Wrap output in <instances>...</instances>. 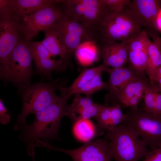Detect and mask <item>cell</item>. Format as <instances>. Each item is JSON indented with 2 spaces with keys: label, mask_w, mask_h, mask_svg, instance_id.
<instances>
[{
  "label": "cell",
  "mask_w": 161,
  "mask_h": 161,
  "mask_svg": "<svg viewBox=\"0 0 161 161\" xmlns=\"http://www.w3.org/2000/svg\"><path fill=\"white\" fill-rule=\"evenodd\" d=\"M60 98L43 110L35 114L34 121L23 128L24 138L31 141L43 139H52L58 133L62 117L66 116L68 100L64 93H61Z\"/></svg>",
  "instance_id": "3"
},
{
  "label": "cell",
  "mask_w": 161,
  "mask_h": 161,
  "mask_svg": "<svg viewBox=\"0 0 161 161\" xmlns=\"http://www.w3.org/2000/svg\"><path fill=\"white\" fill-rule=\"evenodd\" d=\"M45 38L41 41L49 52L54 56H59L61 58L67 61L70 55L69 54L56 35L50 28L43 31Z\"/></svg>",
  "instance_id": "22"
},
{
  "label": "cell",
  "mask_w": 161,
  "mask_h": 161,
  "mask_svg": "<svg viewBox=\"0 0 161 161\" xmlns=\"http://www.w3.org/2000/svg\"><path fill=\"white\" fill-rule=\"evenodd\" d=\"M65 11L61 0H51L49 3L24 17L19 23L23 39L30 41L40 31L50 28Z\"/></svg>",
  "instance_id": "6"
},
{
  "label": "cell",
  "mask_w": 161,
  "mask_h": 161,
  "mask_svg": "<svg viewBox=\"0 0 161 161\" xmlns=\"http://www.w3.org/2000/svg\"><path fill=\"white\" fill-rule=\"evenodd\" d=\"M41 146L65 153L69 155L73 161H110L112 160L110 144L106 138L98 139L86 142L78 148L65 149L54 147L49 143L42 142Z\"/></svg>",
  "instance_id": "10"
},
{
  "label": "cell",
  "mask_w": 161,
  "mask_h": 161,
  "mask_svg": "<svg viewBox=\"0 0 161 161\" xmlns=\"http://www.w3.org/2000/svg\"><path fill=\"white\" fill-rule=\"evenodd\" d=\"M160 77H161V65L156 69L153 75L152 80H154Z\"/></svg>",
  "instance_id": "34"
},
{
  "label": "cell",
  "mask_w": 161,
  "mask_h": 161,
  "mask_svg": "<svg viewBox=\"0 0 161 161\" xmlns=\"http://www.w3.org/2000/svg\"><path fill=\"white\" fill-rule=\"evenodd\" d=\"M33 60L55 57L52 55L43 45L41 41H27Z\"/></svg>",
  "instance_id": "29"
},
{
  "label": "cell",
  "mask_w": 161,
  "mask_h": 161,
  "mask_svg": "<svg viewBox=\"0 0 161 161\" xmlns=\"http://www.w3.org/2000/svg\"><path fill=\"white\" fill-rule=\"evenodd\" d=\"M9 2V0H0V20L12 18V11Z\"/></svg>",
  "instance_id": "31"
},
{
  "label": "cell",
  "mask_w": 161,
  "mask_h": 161,
  "mask_svg": "<svg viewBox=\"0 0 161 161\" xmlns=\"http://www.w3.org/2000/svg\"><path fill=\"white\" fill-rule=\"evenodd\" d=\"M123 122L138 133L147 147L152 150L161 146V115L147 112L143 107L129 108Z\"/></svg>",
  "instance_id": "5"
},
{
  "label": "cell",
  "mask_w": 161,
  "mask_h": 161,
  "mask_svg": "<svg viewBox=\"0 0 161 161\" xmlns=\"http://www.w3.org/2000/svg\"><path fill=\"white\" fill-rule=\"evenodd\" d=\"M142 161H161V146L151 150Z\"/></svg>",
  "instance_id": "32"
},
{
  "label": "cell",
  "mask_w": 161,
  "mask_h": 161,
  "mask_svg": "<svg viewBox=\"0 0 161 161\" xmlns=\"http://www.w3.org/2000/svg\"><path fill=\"white\" fill-rule=\"evenodd\" d=\"M55 90L52 85L48 83H40L28 87L24 95L22 110L14 129L23 128L29 114H35L58 100L61 96L55 94Z\"/></svg>",
  "instance_id": "7"
},
{
  "label": "cell",
  "mask_w": 161,
  "mask_h": 161,
  "mask_svg": "<svg viewBox=\"0 0 161 161\" xmlns=\"http://www.w3.org/2000/svg\"><path fill=\"white\" fill-rule=\"evenodd\" d=\"M101 73L95 76L75 93L83 94L90 97L91 95L100 90L108 89V83L102 80Z\"/></svg>",
  "instance_id": "27"
},
{
  "label": "cell",
  "mask_w": 161,
  "mask_h": 161,
  "mask_svg": "<svg viewBox=\"0 0 161 161\" xmlns=\"http://www.w3.org/2000/svg\"><path fill=\"white\" fill-rule=\"evenodd\" d=\"M35 66L39 72L50 76L53 71H61L65 69L68 63L61 58L58 60L52 58L39 59L33 60Z\"/></svg>",
  "instance_id": "26"
},
{
  "label": "cell",
  "mask_w": 161,
  "mask_h": 161,
  "mask_svg": "<svg viewBox=\"0 0 161 161\" xmlns=\"http://www.w3.org/2000/svg\"><path fill=\"white\" fill-rule=\"evenodd\" d=\"M106 67L102 64L95 67L86 69L81 72L70 86L67 88L60 87L59 89L64 92L66 98L68 100L72 95L95 76L105 71Z\"/></svg>",
  "instance_id": "20"
},
{
  "label": "cell",
  "mask_w": 161,
  "mask_h": 161,
  "mask_svg": "<svg viewBox=\"0 0 161 161\" xmlns=\"http://www.w3.org/2000/svg\"><path fill=\"white\" fill-rule=\"evenodd\" d=\"M51 0H9L12 18L19 23L24 17L32 13Z\"/></svg>",
  "instance_id": "17"
},
{
  "label": "cell",
  "mask_w": 161,
  "mask_h": 161,
  "mask_svg": "<svg viewBox=\"0 0 161 161\" xmlns=\"http://www.w3.org/2000/svg\"><path fill=\"white\" fill-rule=\"evenodd\" d=\"M109 75L108 82L109 93L105 100L112 106L118 104L119 96L126 85L137 75L130 66L115 68L106 67L105 69Z\"/></svg>",
  "instance_id": "12"
},
{
  "label": "cell",
  "mask_w": 161,
  "mask_h": 161,
  "mask_svg": "<svg viewBox=\"0 0 161 161\" xmlns=\"http://www.w3.org/2000/svg\"><path fill=\"white\" fill-rule=\"evenodd\" d=\"M148 58L147 51L128 50V62L129 66L139 75L145 76Z\"/></svg>",
  "instance_id": "25"
},
{
  "label": "cell",
  "mask_w": 161,
  "mask_h": 161,
  "mask_svg": "<svg viewBox=\"0 0 161 161\" xmlns=\"http://www.w3.org/2000/svg\"><path fill=\"white\" fill-rule=\"evenodd\" d=\"M143 30L124 9L107 15L99 25L91 29L90 33L95 45L117 41L128 43Z\"/></svg>",
  "instance_id": "1"
},
{
  "label": "cell",
  "mask_w": 161,
  "mask_h": 161,
  "mask_svg": "<svg viewBox=\"0 0 161 161\" xmlns=\"http://www.w3.org/2000/svg\"><path fill=\"white\" fill-rule=\"evenodd\" d=\"M140 28L157 32L161 10L160 0H133L124 9Z\"/></svg>",
  "instance_id": "11"
},
{
  "label": "cell",
  "mask_w": 161,
  "mask_h": 161,
  "mask_svg": "<svg viewBox=\"0 0 161 161\" xmlns=\"http://www.w3.org/2000/svg\"><path fill=\"white\" fill-rule=\"evenodd\" d=\"M73 95L74 97L73 102L68 106L66 116L75 122L83 118L88 108L94 103L90 97H83L78 93Z\"/></svg>",
  "instance_id": "21"
},
{
  "label": "cell",
  "mask_w": 161,
  "mask_h": 161,
  "mask_svg": "<svg viewBox=\"0 0 161 161\" xmlns=\"http://www.w3.org/2000/svg\"><path fill=\"white\" fill-rule=\"evenodd\" d=\"M112 13L123 11L131 1L130 0H102Z\"/></svg>",
  "instance_id": "30"
},
{
  "label": "cell",
  "mask_w": 161,
  "mask_h": 161,
  "mask_svg": "<svg viewBox=\"0 0 161 161\" xmlns=\"http://www.w3.org/2000/svg\"><path fill=\"white\" fill-rule=\"evenodd\" d=\"M0 62H5L21 39L19 23L13 18L0 20Z\"/></svg>",
  "instance_id": "13"
},
{
  "label": "cell",
  "mask_w": 161,
  "mask_h": 161,
  "mask_svg": "<svg viewBox=\"0 0 161 161\" xmlns=\"http://www.w3.org/2000/svg\"><path fill=\"white\" fill-rule=\"evenodd\" d=\"M75 52L79 62L85 66L89 65L96 61L99 55L96 45L90 41L82 43Z\"/></svg>",
  "instance_id": "23"
},
{
  "label": "cell",
  "mask_w": 161,
  "mask_h": 161,
  "mask_svg": "<svg viewBox=\"0 0 161 161\" xmlns=\"http://www.w3.org/2000/svg\"><path fill=\"white\" fill-rule=\"evenodd\" d=\"M112 160L116 161H138L144 158L149 150L137 132L124 122L114 129L106 131Z\"/></svg>",
  "instance_id": "2"
},
{
  "label": "cell",
  "mask_w": 161,
  "mask_h": 161,
  "mask_svg": "<svg viewBox=\"0 0 161 161\" xmlns=\"http://www.w3.org/2000/svg\"><path fill=\"white\" fill-rule=\"evenodd\" d=\"M151 42L145 30H143L134 39L127 43L128 50L147 51Z\"/></svg>",
  "instance_id": "28"
},
{
  "label": "cell",
  "mask_w": 161,
  "mask_h": 161,
  "mask_svg": "<svg viewBox=\"0 0 161 161\" xmlns=\"http://www.w3.org/2000/svg\"><path fill=\"white\" fill-rule=\"evenodd\" d=\"M9 112L2 103V100H0V121L3 124H7L9 123L10 115L7 113Z\"/></svg>",
  "instance_id": "33"
},
{
  "label": "cell",
  "mask_w": 161,
  "mask_h": 161,
  "mask_svg": "<svg viewBox=\"0 0 161 161\" xmlns=\"http://www.w3.org/2000/svg\"><path fill=\"white\" fill-rule=\"evenodd\" d=\"M126 118L127 115L123 112L120 105H103L94 117L97 122V136L102 135L105 131L114 129Z\"/></svg>",
  "instance_id": "16"
},
{
  "label": "cell",
  "mask_w": 161,
  "mask_h": 161,
  "mask_svg": "<svg viewBox=\"0 0 161 161\" xmlns=\"http://www.w3.org/2000/svg\"><path fill=\"white\" fill-rule=\"evenodd\" d=\"M32 59L27 41L21 39L9 58L0 65L1 78L23 88L27 86L32 72Z\"/></svg>",
  "instance_id": "4"
},
{
  "label": "cell",
  "mask_w": 161,
  "mask_h": 161,
  "mask_svg": "<svg viewBox=\"0 0 161 161\" xmlns=\"http://www.w3.org/2000/svg\"><path fill=\"white\" fill-rule=\"evenodd\" d=\"M143 100L145 110L161 115V87L157 82L149 80Z\"/></svg>",
  "instance_id": "19"
},
{
  "label": "cell",
  "mask_w": 161,
  "mask_h": 161,
  "mask_svg": "<svg viewBox=\"0 0 161 161\" xmlns=\"http://www.w3.org/2000/svg\"><path fill=\"white\" fill-rule=\"evenodd\" d=\"M152 38L148 49V62L145 73L152 80L156 69L161 65V38L157 32L145 30Z\"/></svg>",
  "instance_id": "18"
},
{
  "label": "cell",
  "mask_w": 161,
  "mask_h": 161,
  "mask_svg": "<svg viewBox=\"0 0 161 161\" xmlns=\"http://www.w3.org/2000/svg\"><path fill=\"white\" fill-rule=\"evenodd\" d=\"M149 81L145 76L137 75L134 77L122 90L119 97L118 104L129 108H137L139 103L143 99Z\"/></svg>",
  "instance_id": "15"
},
{
  "label": "cell",
  "mask_w": 161,
  "mask_h": 161,
  "mask_svg": "<svg viewBox=\"0 0 161 161\" xmlns=\"http://www.w3.org/2000/svg\"><path fill=\"white\" fill-rule=\"evenodd\" d=\"M62 3L67 13L86 28L98 26L112 14L102 0H65Z\"/></svg>",
  "instance_id": "8"
},
{
  "label": "cell",
  "mask_w": 161,
  "mask_h": 161,
  "mask_svg": "<svg viewBox=\"0 0 161 161\" xmlns=\"http://www.w3.org/2000/svg\"><path fill=\"white\" fill-rule=\"evenodd\" d=\"M73 131L75 137L79 140L87 142L96 136L95 126L89 119H82L75 122Z\"/></svg>",
  "instance_id": "24"
},
{
  "label": "cell",
  "mask_w": 161,
  "mask_h": 161,
  "mask_svg": "<svg viewBox=\"0 0 161 161\" xmlns=\"http://www.w3.org/2000/svg\"><path fill=\"white\" fill-rule=\"evenodd\" d=\"M95 45L106 67H123L128 63L127 43L114 41Z\"/></svg>",
  "instance_id": "14"
},
{
  "label": "cell",
  "mask_w": 161,
  "mask_h": 161,
  "mask_svg": "<svg viewBox=\"0 0 161 161\" xmlns=\"http://www.w3.org/2000/svg\"><path fill=\"white\" fill-rule=\"evenodd\" d=\"M50 28L70 55L82 43L88 41L87 28L70 16L66 10L63 15Z\"/></svg>",
  "instance_id": "9"
}]
</instances>
